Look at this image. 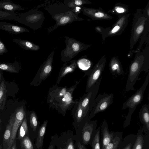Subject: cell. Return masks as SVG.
I'll list each match as a JSON object with an SVG mask.
<instances>
[{
	"label": "cell",
	"instance_id": "cell-1",
	"mask_svg": "<svg viewBox=\"0 0 149 149\" xmlns=\"http://www.w3.org/2000/svg\"><path fill=\"white\" fill-rule=\"evenodd\" d=\"M44 8L56 22L54 25L48 28L49 33L53 31L58 27L83 20L78 16L74 10L69 8L63 3H51L46 6Z\"/></svg>",
	"mask_w": 149,
	"mask_h": 149
},
{
	"label": "cell",
	"instance_id": "cell-2",
	"mask_svg": "<svg viewBox=\"0 0 149 149\" xmlns=\"http://www.w3.org/2000/svg\"><path fill=\"white\" fill-rule=\"evenodd\" d=\"M69 88L53 86L49 90L48 102L51 106L61 113H65L67 110L71 108L76 102L73 100L72 94L79 82Z\"/></svg>",
	"mask_w": 149,
	"mask_h": 149
},
{
	"label": "cell",
	"instance_id": "cell-3",
	"mask_svg": "<svg viewBox=\"0 0 149 149\" xmlns=\"http://www.w3.org/2000/svg\"><path fill=\"white\" fill-rule=\"evenodd\" d=\"M45 18L44 13L35 8L20 13L15 20L35 31L42 27Z\"/></svg>",
	"mask_w": 149,
	"mask_h": 149
},
{
	"label": "cell",
	"instance_id": "cell-4",
	"mask_svg": "<svg viewBox=\"0 0 149 149\" xmlns=\"http://www.w3.org/2000/svg\"><path fill=\"white\" fill-rule=\"evenodd\" d=\"M149 81V73L148 72L145 81L141 87L123 104L122 109H129V111L126 117L125 122V125L130 124L132 114L136 109V107L141 104L143 98L145 90L148 84Z\"/></svg>",
	"mask_w": 149,
	"mask_h": 149
},
{
	"label": "cell",
	"instance_id": "cell-5",
	"mask_svg": "<svg viewBox=\"0 0 149 149\" xmlns=\"http://www.w3.org/2000/svg\"><path fill=\"white\" fill-rule=\"evenodd\" d=\"M66 47L61 52V60L63 62H68L76 56L80 52L85 50L87 45L74 38L65 36Z\"/></svg>",
	"mask_w": 149,
	"mask_h": 149
},
{
	"label": "cell",
	"instance_id": "cell-6",
	"mask_svg": "<svg viewBox=\"0 0 149 149\" xmlns=\"http://www.w3.org/2000/svg\"><path fill=\"white\" fill-rule=\"evenodd\" d=\"M113 94L104 92L99 94L95 98L94 104L90 114L89 119L94 117L98 113L105 111L113 103Z\"/></svg>",
	"mask_w": 149,
	"mask_h": 149
},
{
	"label": "cell",
	"instance_id": "cell-7",
	"mask_svg": "<svg viewBox=\"0 0 149 149\" xmlns=\"http://www.w3.org/2000/svg\"><path fill=\"white\" fill-rule=\"evenodd\" d=\"M54 53L53 50L40 65L37 74L31 82V85L35 86L39 85L50 74L52 68V63Z\"/></svg>",
	"mask_w": 149,
	"mask_h": 149
},
{
	"label": "cell",
	"instance_id": "cell-8",
	"mask_svg": "<svg viewBox=\"0 0 149 149\" xmlns=\"http://www.w3.org/2000/svg\"><path fill=\"white\" fill-rule=\"evenodd\" d=\"M102 78L101 77L87 93L84 95L80 100L82 108L86 116H87L90 113L93 106Z\"/></svg>",
	"mask_w": 149,
	"mask_h": 149
},
{
	"label": "cell",
	"instance_id": "cell-9",
	"mask_svg": "<svg viewBox=\"0 0 149 149\" xmlns=\"http://www.w3.org/2000/svg\"><path fill=\"white\" fill-rule=\"evenodd\" d=\"M15 119L13 124L11 136L8 145V149H10L15 139L17 131L22 123L25 115L23 107H18L15 111Z\"/></svg>",
	"mask_w": 149,
	"mask_h": 149
},
{
	"label": "cell",
	"instance_id": "cell-10",
	"mask_svg": "<svg viewBox=\"0 0 149 149\" xmlns=\"http://www.w3.org/2000/svg\"><path fill=\"white\" fill-rule=\"evenodd\" d=\"M105 62L98 63L88 72L86 92H87L101 77L104 70Z\"/></svg>",
	"mask_w": 149,
	"mask_h": 149
},
{
	"label": "cell",
	"instance_id": "cell-11",
	"mask_svg": "<svg viewBox=\"0 0 149 149\" xmlns=\"http://www.w3.org/2000/svg\"><path fill=\"white\" fill-rule=\"evenodd\" d=\"M0 29L15 35L29 32L25 27L6 22H0Z\"/></svg>",
	"mask_w": 149,
	"mask_h": 149
},
{
	"label": "cell",
	"instance_id": "cell-12",
	"mask_svg": "<svg viewBox=\"0 0 149 149\" xmlns=\"http://www.w3.org/2000/svg\"><path fill=\"white\" fill-rule=\"evenodd\" d=\"M77 66L75 60L65 62L60 70L56 84H58L61 79L66 75L74 72Z\"/></svg>",
	"mask_w": 149,
	"mask_h": 149
},
{
	"label": "cell",
	"instance_id": "cell-13",
	"mask_svg": "<svg viewBox=\"0 0 149 149\" xmlns=\"http://www.w3.org/2000/svg\"><path fill=\"white\" fill-rule=\"evenodd\" d=\"M15 113L12 114L10 117L8 123L6 125L4 132L3 140V149H8V145L10 139L12 129L15 119Z\"/></svg>",
	"mask_w": 149,
	"mask_h": 149
},
{
	"label": "cell",
	"instance_id": "cell-14",
	"mask_svg": "<svg viewBox=\"0 0 149 149\" xmlns=\"http://www.w3.org/2000/svg\"><path fill=\"white\" fill-rule=\"evenodd\" d=\"M2 10L14 12L16 10H24L21 6L14 3L9 0H0V10Z\"/></svg>",
	"mask_w": 149,
	"mask_h": 149
},
{
	"label": "cell",
	"instance_id": "cell-15",
	"mask_svg": "<svg viewBox=\"0 0 149 149\" xmlns=\"http://www.w3.org/2000/svg\"><path fill=\"white\" fill-rule=\"evenodd\" d=\"M13 40V42L18 44L22 48L26 50L37 51L40 49L39 45L27 40L14 39Z\"/></svg>",
	"mask_w": 149,
	"mask_h": 149
},
{
	"label": "cell",
	"instance_id": "cell-16",
	"mask_svg": "<svg viewBox=\"0 0 149 149\" xmlns=\"http://www.w3.org/2000/svg\"><path fill=\"white\" fill-rule=\"evenodd\" d=\"M47 122V120L45 121L41 126L38 130L35 143V146L36 149H42L43 139Z\"/></svg>",
	"mask_w": 149,
	"mask_h": 149
},
{
	"label": "cell",
	"instance_id": "cell-17",
	"mask_svg": "<svg viewBox=\"0 0 149 149\" xmlns=\"http://www.w3.org/2000/svg\"><path fill=\"white\" fill-rule=\"evenodd\" d=\"M139 118L140 121L145 125L148 130H149V106L145 104L143 105L139 112Z\"/></svg>",
	"mask_w": 149,
	"mask_h": 149
},
{
	"label": "cell",
	"instance_id": "cell-18",
	"mask_svg": "<svg viewBox=\"0 0 149 149\" xmlns=\"http://www.w3.org/2000/svg\"><path fill=\"white\" fill-rule=\"evenodd\" d=\"M93 124L86 123L82 130V139L83 143L87 145L90 141L92 134Z\"/></svg>",
	"mask_w": 149,
	"mask_h": 149
},
{
	"label": "cell",
	"instance_id": "cell-19",
	"mask_svg": "<svg viewBox=\"0 0 149 149\" xmlns=\"http://www.w3.org/2000/svg\"><path fill=\"white\" fill-rule=\"evenodd\" d=\"M20 68L19 63L15 61L13 63H0V70L10 72L17 73Z\"/></svg>",
	"mask_w": 149,
	"mask_h": 149
},
{
	"label": "cell",
	"instance_id": "cell-20",
	"mask_svg": "<svg viewBox=\"0 0 149 149\" xmlns=\"http://www.w3.org/2000/svg\"><path fill=\"white\" fill-rule=\"evenodd\" d=\"M110 70L114 76H120L124 74L121 65L116 59H113L111 61L110 64Z\"/></svg>",
	"mask_w": 149,
	"mask_h": 149
},
{
	"label": "cell",
	"instance_id": "cell-21",
	"mask_svg": "<svg viewBox=\"0 0 149 149\" xmlns=\"http://www.w3.org/2000/svg\"><path fill=\"white\" fill-rule=\"evenodd\" d=\"M29 136V130L26 116L20 126L17 139L20 141L25 136Z\"/></svg>",
	"mask_w": 149,
	"mask_h": 149
},
{
	"label": "cell",
	"instance_id": "cell-22",
	"mask_svg": "<svg viewBox=\"0 0 149 149\" xmlns=\"http://www.w3.org/2000/svg\"><path fill=\"white\" fill-rule=\"evenodd\" d=\"M107 125V123L106 122L105 126L104 127L102 132V149L104 148L113 139V134L109 133Z\"/></svg>",
	"mask_w": 149,
	"mask_h": 149
},
{
	"label": "cell",
	"instance_id": "cell-23",
	"mask_svg": "<svg viewBox=\"0 0 149 149\" xmlns=\"http://www.w3.org/2000/svg\"><path fill=\"white\" fill-rule=\"evenodd\" d=\"M64 4L69 8L74 10L78 6L88 3L87 1L84 0H65Z\"/></svg>",
	"mask_w": 149,
	"mask_h": 149
},
{
	"label": "cell",
	"instance_id": "cell-24",
	"mask_svg": "<svg viewBox=\"0 0 149 149\" xmlns=\"http://www.w3.org/2000/svg\"><path fill=\"white\" fill-rule=\"evenodd\" d=\"M7 90L4 81L0 84V109H3L4 106L6 99Z\"/></svg>",
	"mask_w": 149,
	"mask_h": 149
},
{
	"label": "cell",
	"instance_id": "cell-25",
	"mask_svg": "<svg viewBox=\"0 0 149 149\" xmlns=\"http://www.w3.org/2000/svg\"><path fill=\"white\" fill-rule=\"evenodd\" d=\"M76 61L77 66L83 70L85 71L88 70L91 66V61L85 58H80Z\"/></svg>",
	"mask_w": 149,
	"mask_h": 149
},
{
	"label": "cell",
	"instance_id": "cell-26",
	"mask_svg": "<svg viewBox=\"0 0 149 149\" xmlns=\"http://www.w3.org/2000/svg\"><path fill=\"white\" fill-rule=\"evenodd\" d=\"M17 15V14L14 12L0 10V20H15Z\"/></svg>",
	"mask_w": 149,
	"mask_h": 149
},
{
	"label": "cell",
	"instance_id": "cell-27",
	"mask_svg": "<svg viewBox=\"0 0 149 149\" xmlns=\"http://www.w3.org/2000/svg\"><path fill=\"white\" fill-rule=\"evenodd\" d=\"M20 141L22 149H34L33 144L29 136H25Z\"/></svg>",
	"mask_w": 149,
	"mask_h": 149
},
{
	"label": "cell",
	"instance_id": "cell-28",
	"mask_svg": "<svg viewBox=\"0 0 149 149\" xmlns=\"http://www.w3.org/2000/svg\"><path fill=\"white\" fill-rule=\"evenodd\" d=\"M120 140V138L116 136L109 143L102 149H117Z\"/></svg>",
	"mask_w": 149,
	"mask_h": 149
},
{
	"label": "cell",
	"instance_id": "cell-29",
	"mask_svg": "<svg viewBox=\"0 0 149 149\" xmlns=\"http://www.w3.org/2000/svg\"><path fill=\"white\" fill-rule=\"evenodd\" d=\"M29 122L31 127L34 131H35L38 125V121L36 115L34 111L31 113Z\"/></svg>",
	"mask_w": 149,
	"mask_h": 149
},
{
	"label": "cell",
	"instance_id": "cell-30",
	"mask_svg": "<svg viewBox=\"0 0 149 149\" xmlns=\"http://www.w3.org/2000/svg\"><path fill=\"white\" fill-rule=\"evenodd\" d=\"M100 128L99 127L92 142V146L93 149H100Z\"/></svg>",
	"mask_w": 149,
	"mask_h": 149
},
{
	"label": "cell",
	"instance_id": "cell-31",
	"mask_svg": "<svg viewBox=\"0 0 149 149\" xmlns=\"http://www.w3.org/2000/svg\"><path fill=\"white\" fill-rule=\"evenodd\" d=\"M76 118L78 122H80L86 117L82 108L80 101L78 102V106L76 112Z\"/></svg>",
	"mask_w": 149,
	"mask_h": 149
},
{
	"label": "cell",
	"instance_id": "cell-32",
	"mask_svg": "<svg viewBox=\"0 0 149 149\" xmlns=\"http://www.w3.org/2000/svg\"><path fill=\"white\" fill-rule=\"evenodd\" d=\"M144 140L142 136L139 135L137 136L132 149H142Z\"/></svg>",
	"mask_w": 149,
	"mask_h": 149
},
{
	"label": "cell",
	"instance_id": "cell-33",
	"mask_svg": "<svg viewBox=\"0 0 149 149\" xmlns=\"http://www.w3.org/2000/svg\"><path fill=\"white\" fill-rule=\"evenodd\" d=\"M7 52L5 45L0 39V55H2Z\"/></svg>",
	"mask_w": 149,
	"mask_h": 149
},
{
	"label": "cell",
	"instance_id": "cell-34",
	"mask_svg": "<svg viewBox=\"0 0 149 149\" xmlns=\"http://www.w3.org/2000/svg\"><path fill=\"white\" fill-rule=\"evenodd\" d=\"M143 26L141 25L139 26L136 30V33L138 34H140L143 31Z\"/></svg>",
	"mask_w": 149,
	"mask_h": 149
},
{
	"label": "cell",
	"instance_id": "cell-35",
	"mask_svg": "<svg viewBox=\"0 0 149 149\" xmlns=\"http://www.w3.org/2000/svg\"><path fill=\"white\" fill-rule=\"evenodd\" d=\"M95 16L98 18H102L104 16V14L102 12H98L95 14Z\"/></svg>",
	"mask_w": 149,
	"mask_h": 149
},
{
	"label": "cell",
	"instance_id": "cell-36",
	"mask_svg": "<svg viewBox=\"0 0 149 149\" xmlns=\"http://www.w3.org/2000/svg\"><path fill=\"white\" fill-rule=\"evenodd\" d=\"M66 149H74V146L72 141H70L67 145Z\"/></svg>",
	"mask_w": 149,
	"mask_h": 149
},
{
	"label": "cell",
	"instance_id": "cell-37",
	"mask_svg": "<svg viewBox=\"0 0 149 149\" xmlns=\"http://www.w3.org/2000/svg\"><path fill=\"white\" fill-rule=\"evenodd\" d=\"M120 27L118 25L116 26L111 31L112 33H115L117 32L120 29Z\"/></svg>",
	"mask_w": 149,
	"mask_h": 149
},
{
	"label": "cell",
	"instance_id": "cell-38",
	"mask_svg": "<svg viewBox=\"0 0 149 149\" xmlns=\"http://www.w3.org/2000/svg\"><path fill=\"white\" fill-rule=\"evenodd\" d=\"M116 11L118 13H122L124 11V9L122 8L117 7L116 9Z\"/></svg>",
	"mask_w": 149,
	"mask_h": 149
},
{
	"label": "cell",
	"instance_id": "cell-39",
	"mask_svg": "<svg viewBox=\"0 0 149 149\" xmlns=\"http://www.w3.org/2000/svg\"><path fill=\"white\" fill-rule=\"evenodd\" d=\"M78 147L79 149H86L85 146L79 142L78 143Z\"/></svg>",
	"mask_w": 149,
	"mask_h": 149
},
{
	"label": "cell",
	"instance_id": "cell-40",
	"mask_svg": "<svg viewBox=\"0 0 149 149\" xmlns=\"http://www.w3.org/2000/svg\"><path fill=\"white\" fill-rule=\"evenodd\" d=\"M16 139L14 141L10 149H17Z\"/></svg>",
	"mask_w": 149,
	"mask_h": 149
},
{
	"label": "cell",
	"instance_id": "cell-41",
	"mask_svg": "<svg viewBox=\"0 0 149 149\" xmlns=\"http://www.w3.org/2000/svg\"><path fill=\"white\" fill-rule=\"evenodd\" d=\"M132 147V144L130 143L127 145L123 149H131Z\"/></svg>",
	"mask_w": 149,
	"mask_h": 149
},
{
	"label": "cell",
	"instance_id": "cell-42",
	"mask_svg": "<svg viewBox=\"0 0 149 149\" xmlns=\"http://www.w3.org/2000/svg\"><path fill=\"white\" fill-rule=\"evenodd\" d=\"M48 149H54L53 145H51L50 146Z\"/></svg>",
	"mask_w": 149,
	"mask_h": 149
},
{
	"label": "cell",
	"instance_id": "cell-43",
	"mask_svg": "<svg viewBox=\"0 0 149 149\" xmlns=\"http://www.w3.org/2000/svg\"><path fill=\"white\" fill-rule=\"evenodd\" d=\"M2 77V75H1V70H0V81H1V78Z\"/></svg>",
	"mask_w": 149,
	"mask_h": 149
},
{
	"label": "cell",
	"instance_id": "cell-44",
	"mask_svg": "<svg viewBox=\"0 0 149 149\" xmlns=\"http://www.w3.org/2000/svg\"><path fill=\"white\" fill-rule=\"evenodd\" d=\"M0 149H3L2 148V147L1 145H0Z\"/></svg>",
	"mask_w": 149,
	"mask_h": 149
},
{
	"label": "cell",
	"instance_id": "cell-45",
	"mask_svg": "<svg viewBox=\"0 0 149 149\" xmlns=\"http://www.w3.org/2000/svg\"><path fill=\"white\" fill-rule=\"evenodd\" d=\"M1 120H0V125H1Z\"/></svg>",
	"mask_w": 149,
	"mask_h": 149
}]
</instances>
